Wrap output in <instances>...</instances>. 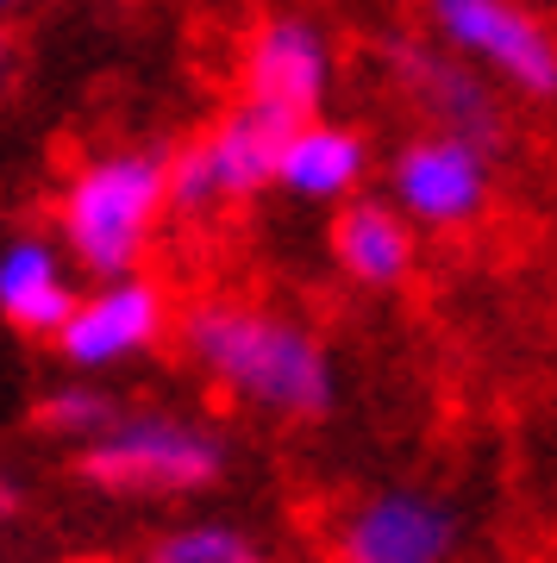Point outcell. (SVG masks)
<instances>
[{"label": "cell", "instance_id": "obj_1", "mask_svg": "<svg viewBox=\"0 0 557 563\" xmlns=\"http://www.w3.org/2000/svg\"><path fill=\"white\" fill-rule=\"evenodd\" d=\"M182 351L214 376L232 401L276 413V420H319L339 401L332 351L301 320L251 301H200L176 325Z\"/></svg>", "mask_w": 557, "mask_h": 563}, {"label": "cell", "instance_id": "obj_2", "mask_svg": "<svg viewBox=\"0 0 557 563\" xmlns=\"http://www.w3.org/2000/svg\"><path fill=\"white\" fill-rule=\"evenodd\" d=\"M170 207V163L151 151H107L63 181L57 232L69 257L100 282L139 276V257Z\"/></svg>", "mask_w": 557, "mask_h": 563}, {"label": "cell", "instance_id": "obj_3", "mask_svg": "<svg viewBox=\"0 0 557 563\" xmlns=\"http://www.w3.org/2000/svg\"><path fill=\"white\" fill-rule=\"evenodd\" d=\"M226 444L182 413H120L76 451V476L100 495H200L219 483Z\"/></svg>", "mask_w": 557, "mask_h": 563}, {"label": "cell", "instance_id": "obj_4", "mask_svg": "<svg viewBox=\"0 0 557 563\" xmlns=\"http://www.w3.org/2000/svg\"><path fill=\"white\" fill-rule=\"evenodd\" d=\"M426 20L451 57L477 63L533 101L557 95V32L533 7H520V0H426Z\"/></svg>", "mask_w": 557, "mask_h": 563}, {"label": "cell", "instance_id": "obj_5", "mask_svg": "<svg viewBox=\"0 0 557 563\" xmlns=\"http://www.w3.org/2000/svg\"><path fill=\"white\" fill-rule=\"evenodd\" d=\"M458 544V507L419 483L376 488V495L345 507V520L332 526V558L339 563H451Z\"/></svg>", "mask_w": 557, "mask_h": 563}, {"label": "cell", "instance_id": "obj_6", "mask_svg": "<svg viewBox=\"0 0 557 563\" xmlns=\"http://www.w3.org/2000/svg\"><path fill=\"white\" fill-rule=\"evenodd\" d=\"M389 201L414 225L458 232L489 207V151L458 132H419L389 163Z\"/></svg>", "mask_w": 557, "mask_h": 563}, {"label": "cell", "instance_id": "obj_7", "mask_svg": "<svg viewBox=\"0 0 557 563\" xmlns=\"http://www.w3.org/2000/svg\"><path fill=\"white\" fill-rule=\"evenodd\" d=\"M332 95V44L314 20L301 13H270L244 38V101L276 113L288 125L319 120V107Z\"/></svg>", "mask_w": 557, "mask_h": 563}, {"label": "cell", "instance_id": "obj_8", "mask_svg": "<svg viewBox=\"0 0 557 563\" xmlns=\"http://www.w3.org/2000/svg\"><path fill=\"white\" fill-rule=\"evenodd\" d=\"M163 339V295L157 282L125 276V282H100L95 295H81L76 320L63 325L57 357L69 369H113V363L139 357Z\"/></svg>", "mask_w": 557, "mask_h": 563}, {"label": "cell", "instance_id": "obj_9", "mask_svg": "<svg viewBox=\"0 0 557 563\" xmlns=\"http://www.w3.org/2000/svg\"><path fill=\"white\" fill-rule=\"evenodd\" d=\"M81 295L63 276L57 244L39 239V232H20V239L0 244V320L25 332V339H63V325L76 320Z\"/></svg>", "mask_w": 557, "mask_h": 563}, {"label": "cell", "instance_id": "obj_10", "mask_svg": "<svg viewBox=\"0 0 557 563\" xmlns=\"http://www.w3.org/2000/svg\"><path fill=\"white\" fill-rule=\"evenodd\" d=\"M288 132H295L288 120H276V113H263V107H251V101H239L232 113H219V125L200 139V157L214 169L219 195H226V201H244V195L270 188V181L282 176Z\"/></svg>", "mask_w": 557, "mask_h": 563}, {"label": "cell", "instance_id": "obj_11", "mask_svg": "<svg viewBox=\"0 0 557 563\" xmlns=\"http://www.w3.org/2000/svg\"><path fill=\"white\" fill-rule=\"evenodd\" d=\"M395 63L407 88L419 95V107H433L438 113V132H458L470 144H489L501 139V113L489 101V88L470 76V63L463 57H433V51H414V44H395Z\"/></svg>", "mask_w": 557, "mask_h": 563}, {"label": "cell", "instance_id": "obj_12", "mask_svg": "<svg viewBox=\"0 0 557 563\" xmlns=\"http://www.w3.org/2000/svg\"><path fill=\"white\" fill-rule=\"evenodd\" d=\"M332 257L363 288H395L414 269V220L395 201H351L332 220Z\"/></svg>", "mask_w": 557, "mask_h": 563}, {"label": "cell", "instance_id": "obj_13", "mask_svg": "<svg viewBox=\"0 0 557 563\" xmlns=\"http://www.w3.org/2000/svg\"><path fill=\"white\" fill-rule=\"evenodd\" d=\"M370 169V144L339 120H307L288 132L276 188H288L295 201H345Z\"/></svg>", "mask_w": 557, "mask_h": 563}, {"label": "cell", "instance_id": "obj_14", "mask_svg": "<svg viewBox=\"0 0 557 563\" xmlns=\"http://www.w3.org/2000/svg\"><path fill=\"white\" fill-rule=\"evenodd\" d=\"M139 563H263V551L244 539L239 526H219V520H195L163 532Z\"/></svg>", "mask_w": 557, "mask_h": 563}, {"label": "cell", "instance_id": "obj_15", "mask_svg": "<svg viewBox=\"0 0 557 563\" xmlns=\"http://www.w3.org/2000/svg\"><path fill=\"white\" fill-rule=\"evenodd\" d=\"M113 420H120V407L107 401L100 388H88V383H63V388H51V395L39 401V426L51 432V439H76V451L81 444H95Z\"/></svg>", "mask_w": 557, "mask_h": 563}, {"label": "cell", "instance_id": "obj_16", "mask_svg": "<svg viewBox=\"0 0 557 563\" xmlns=\"http://www.w3.org/2000/svg\"><path fill=\"white\" fill-rule=\"evenodd\" d=\"M219 201H226V195H219V181H214V169H207V157H200V144L176 151V157H170V213L200 220V213H214Z\"/></svg>", "mask_w": 557, "mask_h": 563}, {"label": "cell", "instance_id": "obj_17", "mask_svg": "<svg viewBox=\"0 0 557 563\" xmlns=\"http://www.w3.org/2000/svg\"><path fill=\"white\" fill-rule=\"evenodd\" d=\"M7 7H13V0H7Z\"/></svg>", "mask_w": 557, "mask_h": 563}]
</instances>
